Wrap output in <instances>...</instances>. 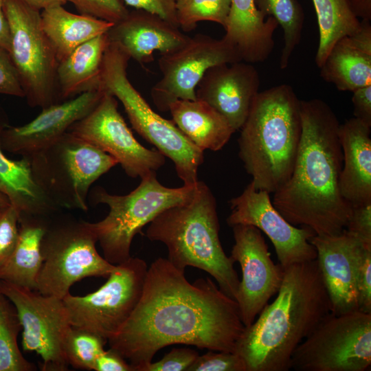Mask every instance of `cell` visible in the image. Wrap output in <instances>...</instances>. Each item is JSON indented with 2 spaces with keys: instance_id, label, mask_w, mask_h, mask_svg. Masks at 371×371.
Wrapping results in <instances>:
<instances>
[{
  "instance_id": "e0dca14e",
  "label": "cell",
  "mask_w": 371,
  "mask_h": 371,
  "mask_svg": "<svg viewBox=\"0 0 371 371\" xmlns=\"http://www.w3.org/2000/svg\"><path fill=\"white\" fill-rule=\"evenodd\" d=\"M229 203L231 212L227 224L231 227L249 225L260 229L270 239L283 267L317 258L316 249L310 243L315 234L287 221L273 205L269 193L256 190L250 182Z\"/></svg>"
},
{
  "instance_id": "5bb4252c",
  "label": "cell",
  "mask_w": 371,
  "mask_h": 371,
  "mask_svg": "<svg viewBox=\"0 0 371 371\" xmlns=\"http://www.w3.org/2000/svg\"><path fill=\"white\" fill-rule=\"evenodd\" d=\"M242 61L234 47L223 38L198 34L179 49L161 54L158 61L161 79L150 95L162 111L177 100H196V88L211 67Z\"/></svg>"
},
{
  "instance_id": "484cf974",
  "label": "cell",
  "mask_w": 371,
  "mask_h": 371,
  "mask_svg": "<svg viewBox=\"0 0 371 371\" xmlns=\"http://www.w3.org/2000/svg\"><path fill=\"white\" fill-rule=\"evenodd\" d=\"M109 43L106 33L100 34L58 63L56 82L59 102L100 87L102 60Z\"/></svg>"
},
{
  "instance_id": "9a60e30c",
  "label": "cell",
  "mask_w": 371,
  "mask_h": 371,
  "mask_svg": "<svg viewBox=\"0 0 371 371\" xmlns=\"http://www.w3.org/2000/svg\"><path fill=\"white\" fill-rule=\"evenodd\" d=\"M68 132L111 155L133 178L156 172L165 163L164 155L135 138L118 111L117 99L104 89L96 106Z\"/></svg>"
},
{
  "instance_id": "d4e9b609",
  "label": "cell",
  "mask_w": 371,
  "mask_h": 371,
  "mask_svg": "<svg viewBox=\"0 0 371 371\" xmlns=\"http://www.w3.org/2000/svg\"><path fill=\"white\" fill-rule=\"evenodd\" d=\"M7 126L0 121V193L20 214L48 217L60 209L36 183L28 158L12 159L3 153L1 134Z\"/></svg>"
},
{
  "instance_id": "d590c367",
  "label": "cell",
  "mask_w": 371,
  "mask_h": 371,
  "mask_svg": "<svg viewBox=\"0 0 371 371\" xmlns=\"http://www.w3.org/2000/svg\"><path fill=\"white\" fill-rule=\"evenodd\" d=\"M355 284L359 311L371 313V248L359 247L355 261Z\"/></svg>"
},
{
  "instance_id": "ffe728a7",
  "label": "cell",
  "mask_w": 371,
  "mask_h": 371,
  "mask_svg": "<svg viewBox=\"0 0 371 371\" xmlns=\"http://www.w3.org/2000/svg\"><path fill=\"white\" fill-rule=\"evenodd\" d=\"M310 243L317 251L331 313L339 315L358 311L355 269L362 244L345 229L335 235H315Z\"/></svg>"
},
{
  "instance_id": "2e32d148",
  "label": "cell",
  "mask_w": 371,
  "mask_h": 371,
  "mask_svg": "<svg viewBox=\"0 0 371 371\" xmlns=\"http://www.w3.org/2000/svg\"><path fill=\"white\" fill-rule=\"evenodd\" d=\"M234 244L231 258L242 271L236 301L245 327L249 326L276 295L282 284L284 267L275 264L268 245L257 227L249 225L233 227Z\"/></svg>"
},
{
  "instance_id": "f35d334b",
  "label": "cell",
  "mask_w": 371,
  "mask_h": 371,
  "mask_svg": "<svg viewBox=\"0 0 371 371\" xmlns=\"http://www.w3.org/2000/svg\"><path fill=\"white\" fill-rule=\"evenodd\" d=\"M345 230L363 245L371 248V202L352 206Z\"/></svg>"
},
{
  "instance_id": "5b68a950",
  "label": "cell",
  "mask_w": 371,
  "mask_h": 371,
  "mask_svg": "<svg viewBox=\"0 0 371 371\" xmlns=\"http://www.w3.org/2000/svg\"><path fill=\"white\" fill-rule=\"evenodd\" d=\"M216 201L208 186L198 182L193 196L159 213L148 223L146 236L164 243L167 259L177 268L203 270L219 289L236 300L240 280L219 238Z\"/></svg>"
},
{
  "instance_id": "b9f144b4",
  "label": "cell",
  "mask_w": 371,
  "mask_h": 371,
  "mask_svg": "<svg viewBox=\"0 0 371 371\" xmlns=\"http://www.w3.org/2000/svg\"><path fill=\"white\" fill-rule=\"evenodd\" d=\"M126 5L156 14L179 27L176 3L177 0H122Z\"/></svg>"
},
{
  "instance_id": "cb8c5ba5",
  "label": "cell",
  "mask_w": 371,
  "mask_h": 371,
  "mask_svg": "<svg viewBox=\"0 0 371 371\" xmlns=\"http://www.w3.org/2000/svg\"><path fill=\"white\" fill-rule=\"evenodd\" d=\"M278 26L273 17L262 15L254 0H231L223 38L234 47L242 61L262 62L273 51V36Z\"/></svg>"
},
{
  "instance_id": "60d3db41",
  "label": "cell",
  "mask_w": 371,
  "mask_h": 371,
  "mask_svg": "<svg viewBox=\"0 0 371 371\" xmlns=\"http://www.w3.org/2000/svg\"><path fill=\"white\" fill-rule=\"evenodd\" d=\"M0 94L24 98L25 93L10 53L0 46Z\"/></svg>"
},
{
  "instance_id": "7bdbcfd3",
  "label": "cell",
  "mask_w": 371,
  "mask_h": 371,
  "mask_svg": "<svg viewBox=\"0 0 371 371\" xmlns=\"http://www.w3.org/2000/svg\"><path fill=\"white\" fill-rule=\"evenodd\" d=\"M355 117L371 126V85L352 91Z\"/></svg>"
},
{
  "instance_id": "836d02e7",
  "label": "cell",
  "mask_w": 371,
  "mask_h": 371,
  "mask_svg": "<svg viewBox=\"0 0 371 371\" xmlns=\"http://www.w3.org/2000/svg\"><path fill=\"white\" fill-rule=\"evenodd\" d=\"M231 0H177V18L179 28L190 32L200 21L220 24L225 28Z\"/></svg>"
},
{
  "instance_id": "4fadbf2b",
  "label": "cell",
  "mask_w": 371,
  "mask_h": 371,
  "mask_svg": "<svg viewBox=\"0 0 371 371\" xmlns=\"http://www.w3.org/2000/svg\"><path fill=\"white\" fill-rule=\"evenodd\" d=\"M0 292L16 309L23 350L41 357L42 370H67L63 345L71 325L63 299L4 280H0Z\"/></svg>"
},
{
  "instance_id": "7c38bea8",
  "label": "cell",
  "mask_w": 371,
  "mask_h": 371,
  "mask_svg": "<svg viewBox=\"0 0 371 371\" xmlns=\"http://www.w3.org/2000/svg\"><path fill=\"white\" fill-rule=\"evenodd\" d=\"M148 266L131 257L115 265L107 280L96 291L63 298L71 325L93 333L106 341L128 319L142 293Z\"/></svg>"
},
{
  "instance_id": "6da1fadb",
  "label": "cell",
  "mask_w": 371,
  "mask_h": 371,
  "mask_svg": "<svg viewBox=\"0 0 371 371\" xmlns=\"http://www.w3.org/2000/svg\"><path fill=\"white\" fill-rule=\"evenodd\" d=\"M245 328L236 301L210 278L190 283L185 271L160 257L148 268L133 311L107 342L133 371H144L173 344L234 352Z\"/></svg>"
},
{
  "instance_id": "44dd1931",
  "label": "cell",
  "mask_w": 371,
  "mask_h": 371,
  "mask_svg": "<svg viewBox=\"0 0 371 371\" xmlns=\"http://www.w3.org/2000/svg\"><path fill=\"white\" fill-rule=\"evenodd\" d=\"M109 41L120 45L140 65L152 62L154 53L175 51L190 37L179 27L160 16L142 10L129 12L121 21L113 24L106 32Z\"/></svg>"
},
{
  "instance_id": "7a4b0ae2",
  "label": "cell",
  "mask_w": 371,
  "mask_h": 371,
  "mask_svg": "<svg viewBox=\"0 0 371 371\" xmlns=\"http://www.w3.org/2000/svg\"><path fill=\"white\" fill-rule=\"evenodd\" d=\"M300 113L302 134L293 171L271 201L295 226L308 227L319 236L338 234L345 229L352 210L339 187L340 124L320 99L300 100Z\"/></svg>"
},
{
  "instance_id": "8d00e7d4",
  "label": "cell",
  "mask_w": 371,
  "mask_h": 371,
  "mask_svg": "<svg viewBox=\"0 0 371 371\" xmlns=\"http://www.w3.org/2000/svg\"><path fill=\"white\" fill-rule=\"evenodd\" d=\"M187 371H247V366L236 352L209 350L199 355Z\"/></svg>"
},
{
  "instance_id": "30bf717a",
  "label": "cell",
  "mask_w": 371,
  "mask_h": 371,
  "mask_svg": "<svg viewBox=\"0 0 371 371\" xmlns=\"http://www.w3.org/2000/svg\"><path fill=\"white\" fill-rule=\"evenodd\" d=\"M10 34V55L25 97L32 107L45 108L58 100L55 50L41 21V11L21 0H5Z\"/></svg>"
},
{
  "instance_id": "ac0fdd59",
  "label": "cell",
  "mask_w": 371,
  "mask_h": 371,
  "mask_svg": "<svg viewBox=\"0 0 371 371\" xmlns=\"http://www.w3.org/2000/svg\"><path fill=\"white\" fill-rule=\"evenodd\" d=\"M104 89L82 93L71 99L43 108L30 122L6 126L1 134L2 148L21 157H30L52 145L86 116L98 103Z\"/></svg>"
},
{
  "instance_id": "83f0119b",
  "label": "cell",
  "mask_w": 371,
  "mask_h": 371,
  "mask_svg": "<svg viewBox=\"0 0 371 371\" xmlns=\"http://www.w3.org/2000/svg\"><path fill=\"white\" fill-rule=\"evenodd\" d=\"M41 21L58 63L81 44L106 33L113 25L91 16L71 13L63 5L41 10Z\"/></svg>"
},
{
  "instance_id": "f1b7e54d",
  "label": "cell",
  "mask_w": 371,
  "mask_h": 371,
  "mask_svg": "<svg viewBox=\"0 0 371 371\" xmlns=\"http://www.w3.org/2000/svg\"><path fill=\"white\" fill-rule=\"evenodd\" d=\"M47 217L20 215L16 247L0 269V280L36 290L42 267L41 244L47 228Z\"/></svg>"
},
{
  "instance_id": "603a6c76",
  "label": "cell",
  "mask_w": 371,
  "mask_h": 371,
  "mask_svg": "<svg viewBox=\"0 0 371 371\" xmlns=\"http://www.w3.org/2000/svg\"><path fill=\"white\" fill-rule=\"evenodd\" d=\"M320 76L341 91L371 85V25L361 20L359 30L339 39L322 65Z\"/></svg>"
},
{
  "instance_id": "f546056e",
  "label": "cell",
  "mask_w": 371,
  "mask_h": 371,
  "mask_svg": "<svg viewBox=\"0 0 371 371\" xmlns=\"http://www.w3.org/2000/svg\"><path fill=\"white\" fill-rule=\"evenodd\" d=\"M319 27V44L315 63L319 68L335 43L353 34L361 27L346 0H312Z\"/></svg>"
},
{
  "instance_id": "52a82bcc",
  "label": "cell",
  "mask_w": 371,
  "mask_h": 371,
  "mask_svg": "<svg viewBox=\"0 0 371 371\" xmlns=\"http://www.w3.org/2000/svg\"><path fill=\"white\" fill-rule=\"evenodd\" d=\"M141 179L138 186L125 195L111 194L101 187L95 188L91 195L95 204L109 207L105 218L91 225L103 257L113 265L131 257L133 239L146 225L162 211L190 199L198 184L168 188L159 182L156 172Z\"/></svg>"
},
{
  "instance_id": "4dcf8cb0",
  "label": "cell",
  "mask_w": 371,
  "mask_h": 371,
  "mask_svg": "<svg viewBox=\"0 0 371 371\" xmlns=\"http://www.w3.org/2000/svg\"><path fill=\"white\" fill-rule=\"evenodd\" d=\"M254 3L262 15L273 17L283 30L280 67L284 69L302 37L304 21L302 8L297 0H254Z\"/></svg>"
},
{
  "instance_id": "277c9868",
  "label": "cell",
  "mask_w": 371,
  "mask_h": 371,
  "mask_svg": "<svg viewBox=\"0 0 371 371\" xmlns=\"http://www.w3.org/2000/svg\"><path fill=\"white\" fill-rule=\"evenodd\" d=\"M240 131L238 156L251 182L273 194L291 175L301 138L300 100L292 87L259 91Z\"/></svg>"
},
{
  "instance_id": "ab89813d",
  "label": "cell",
  "mask_w": 371,
  "mask_h": 371,
  "mask_svg": "<svg viewBox=\"0 0 371 371\" xmlns=\"http://www.w3.org/2000/svg\"><path fill=\"white\" fill-rule=\"evenodd\" d=\"M198 356L190 348H174L159 361H152L144 371H187Z\"/></svg>"
},
{
  "instance_id": "d6a6232c",
  "label": "cell",
  "mask_w": 371,
  "mask_h": 371,
  "mask_svg": "<svg viewBox=\"0 0 371 371\" xmlns=\"http://www.w3.org/2000/svg\"><path fill=\"white\" fill-rule=\"evenodd\" d=\"M106 341L93 333L71 326L63 345L68 365L76 369L94 370L96 359L104 350Z\"/></svg>"
},
{
  "instance_id": "ba28073f",
  "label": "cell",
  "mask_w": 371,
  "mask_h": 371,
  "mask_svg": "<svg viewBox=\"0 0 371 371\" xmlns=\"http://www.w3.org/2000/svg\"><path fill=\"white\" fill-rule=\"evenodd\" d=\"M25 157L36 183L59 209L85 212L91 185L118 164L109 154L69 132Z\"/></svg>"
},
{
  "instance_id": "bcb514c9",
  "label": "cell",
  "mask_w": 371,
  "mask_h": 371,
  "mask_svg": "<svg viewBox=\"0 0 371 371\" xmlns=\"http://www.w3.org/2000/svg\"><path fill=\"white\" fill-rule=\"evenodd\" d=\"M4 1L0 0V46L9 52L10 34L8 22L4 12Z\"/></svg>"
},
{
  "instance_id": "f6af8a7d",
  "label": "cell",
  "mask_w": 371,
  "mask_h": 371,
  "mask_svg": "<svg viewBox=\"0 0 371 371\" xmlns=\"http://www.w3.org/2000/svg\"><path fill=\"white\" fill-rule=\"evenodd\" d=\"M354 15L361 20H371V0H346Z\"/></svg>"
},
{
  "instance_id": "8992f818",
  "label": "cell",
  "mask_w": 371,
  "mask_h": 371,
  "mask_svg": "<svg viewBox=\"0 0 371 371\" xmlns=\"http://www.w3.org/2000/svg\"><path fill=\"white\" fill-rule=\"evenodd\" d=\"M128 54L115 43H109L102 60L100 87L122 104L133 128L174 163L183 185L198 183V169L203 151L196 146L175 123L155 113L127 77Z\"/></svg>"
},
{
  "instance_id": "ee69618b",
  "label": "cell",
  "mask_w": 371,
  "mask_h": 371,
  "mask_svg": "<svg viewBox=\"0 0 371 371\" xmlns=\"http://www.w3.org/2000/svg\"><path fill=\"white\" fill-rule=\"evenodd\" d=\"M95 371H133L130 363L117 351L104 350L95 361Z\"/></svg>"
},
{
  "instance_id": "8fae6325",
  "label": "cell",
  "mask_w": 371,
  "mask_h": 371,
  "mask_svg": "<svg viewBox=\"0 0 371 371\" xmlns=\"http://www.w3.org/2000/svg\"><path fill=\"white\" fill-rule=\"evenodd\" d=\"M371 366V313H330L296 348L290 370L366 371Z\"/></svg>"
},
{
  "instance_id": "d6986e66",
  "label": "cell",
  "mask_w": 371,
  "mask_h": 371,
  "mask_svg": "<svg viewBox=\"0 0 371 371\" xmlns=\"http://www.w3.org/2000/svg\"><path fill=\"white\" fill-rule=\"evenodd\" d=\"M260 76L245 61L209 68L196 88V97L223 115L236 132L245 122L259 92Z\"/></svg>"
},
{
  "instance_id": "e575fe53",
  "label": "cell",
  "mask_w": 371,
  "mask_h": 371,
  "mask_svg": "<svg viewBox=\"0 0 371 371\" xmlns=\"http://www.w3.org/2000/svg\"><path fill=\"white\" fill-rule=\"evenodd\" d=\"M80 14L91 16L113 24L123 20L129 11L122 0H66Z\"/></svg>"
},
{
  "instance_id": "1f68e13d",
  "label": "cell",
  "mask_w": 371,
  "mask_h": 371,
  "mask_svg": "<svg viewBox=\"0 0 371 371\" xmlns=\"http://www.w3.org/2000/svg\"><path fill=\"white\" fill-rule=\"evenodd\" d=\"M22 326L13 303L0 292V371H32L34 366L20 350Z\"/></svg>"
},
{
  "instance_id": "7dc6e473",
  "label": "cell",
  "mask_w": 371,
  "mask_h": 371,
  "mask_svg": "<svg viewBox=\"0 0 371 371\" xmlns=\"http://www.w3.org/2000/svg\"><path fill=\"white\" fill-rule=\"evenodd\" d=\"M30 7L41 11L47 8L56 5H64L67 1L66 0H21Z\"/></svg>"
},
{
  "instance_id": "c3c4849f",
  "label": "cell",
  "mask_w": 371,
  "mask_h": 371,
  "mask_svg": "<svg viewBox=\"0 0 371 371\" xmlns=\"http://www.w3.org/2000/svg\"><path fill=\"white\" fill-rule=\"evenodd\" d=\"M10 205V203L8 199L4 195L0 193V210Z\"/></svg>"
},
{
  "instance_id": "7402d4cb",
  "label": "cell",
  "mask_w": 371,
  "mask_h": 371,
  "mask_svg": "<svg viewBox=\"0 0 371 371\" xmlns=\"http://www.w3.org/2000/svg\"><path fill=\"white\" fill-rule=\"evenodd\" d=\"M371 126L352 117L339 124L343 153L340 191L351 205L371 202Z\"/></svg>"
},
{
  "instance_id": "9c48e42d",
  "label": "cell",
  "mask_w": 371,
  "mask_h": 371,
  "mask_svg": "<svg viewBox=\"0 0 371 371\" xmlns=\"http://www.w3.org/2000/svg\"><path fill=\"white\" fill-rule=\"evenodd\" d=\"M97 243L89 222L68 218L47 224L36 290L63 299L74 284L85 278H107L115 265L98 253Z\"/></svg>"
},
{
  "instance_id": "4316f807",
  "label": "cell",
  "mask_w": 371,
  "mask_h": 371,
  "mask_svg": "<svg viewBox=\"0 0 371 371\" xmlns=\"http://www.w3.org/2000/svg\"><path fill=\"white\" fill-rule=\"evenodd\" d=\"M168 111L177 127L203 151L221 150L235 132L223 115L197 98L177 100Z\"/></svg>"
},
{
  "instance_id": "3957f363",
  "label": "cell",
  "mask_w": 371,
  "mask_h": 371,
  "mask_svg": "<svg viewBox=\"0 0 371 371\" xmlns=\"http://www.w3.org/2000/svg\"><path fill=\"white\" fill-rule=\"evenodd\" d=\"M276 294L236 344L247 371L289 370L296 348L332 313L317 259L284 267Z\"/></svg>"
},
{
  "instance_id": "74e56055",
  "label": "cell",
  "mask_w": 371,
  "mask_h": 371,
  "mask_svg": "<svg viewBox=\"0 0 371 371\" xmlns=\"http://www.w3.org/2000/svg\"><path fill=\"white\" fill-rule=\"evenodd\" d=\"M20 214L11 205L0 210V269L12 256L19 236Z\"/></svg>"
}]
</instances>
